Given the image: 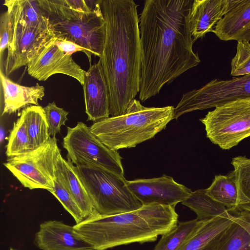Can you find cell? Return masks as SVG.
I'll list each match as a JSON object with an SVG mask.
<instances>
[{
    "label": "cell",
    "instance_id": "cell-32",
    "mask_svg": "<svg viewBox=\"0 0 250 250\" xmlns=\"http://www.w3.org/2000/svg\"><path fill=\"white\" fill-rule=\"evenodd\" d=\"M14 16L10 9L1 14L0 18V56L11 44L14 31Z\"/></svg>",
    "mask_w": 250,
    "mask_h": 250
},
{
    "label": "cell",
    "instance_id": "cell-10",
    "mask_svg": "<svg viewBox=\"0 0 250 250\" xmlns=\"http://www.w3.org/2000/svg\"><path fill=\"white\" fill-rule=\"evenodd\" d=\"M246 99H250V74L231 80L214 79L198 89L184 94L174 107V119L188 112Z\"/></svg>",
    "mask_w": 250,
    "mask_h": 250
},
{
    "label": "cell",
    "instance_id": "cell-7",
    "mask_svg": "<svg viewBox=\"0 0 250 250\" xmlns=\"http://www.w3.org/2000/svg\"><path fill=\"white\" fill-rule=\"evenodd\" d=\"M200 120L209 140L221 148L229 150L250 136V99L217 106Z\"/></svg>",
    "mask_w": 250,
    "mask_h": 250
},
{
    "label": "cell",
    "instance_id": "cell-3",
    "mask_svg": "<svg viewBox=\"0 0 250 250\" xmlns=\"http://www.w3.org/2000/svg\"><path fill=\"white\" fill-rule=\"evenodd\" d=\"M175 207L153 204L113 215L96 213L73 227L93 250L151 242L177 226L178 215Z\"/></svg>",
    "mask_w": 250,
    "mask_h": 250
},
{
    "label": "cell",
    "instance_id": "cell-18",
    "mask_svg": "<svg viewBox=\"0 0 250 250\" xmlns=\"http://www.w3.org/2000/svg\"><path fill=\"white\" fill-rule=\"evenodd\" d=\"M212 32L222 41L250 42V0H236Z\"/></svg>",
    "mask_w": 250,
    "mask_h": 250
},
{
    "label": "cell",
    "instance_id": "cell-28",
    "mask_svg": "<svg viewBox=\"0 0 250 250\" xmlns=\"http://www.w3.org/2000/svg\"><path fill=\"white\" fill-rule=\"evenodd\" d=\"M219 250H250V235L238 223L227 229L224 241Z\"/></svg>",
    "mask_w": 250,
    "mask_h": 250
},
{
    "label": "cell",
    "instance_id": "cell-11",
    "mask_svg": "<svg viewBox=\"0 0 250 250\" xmlns=\"http://www.w3.org/2000/svg\"><path fill=\"white\" fill-rule=\"evenodd\" d=\"M57 37L52 29L24 27L15 24L13 41L5 61L7 76L27 65L48 44Z\"/></svg>",
    "mask_w": 250,
    "mask_h": 250
},
{
    "label": "cell",
    "instance_id": "cell-19",
    "mask_svg": "<svg viewBox=\"0 0 250 250\" xmlns=\"http://www.w3.org/2000/svg\"><path fill=\"white\" fill-rule=\"evenodd\" d=\"M233 222L230 218L222 217L204 220L180 250H219L225 239L227 229Z\"/></svg>",
    "mask_w": 250,
    "mask_h": 250
},
{
    "label": "cell",
    "instance_id": "cell-24",
    "mask_svg": "<svg viewBox=\"0 0 250 250\" xmlns=\"http://www.w3.org/2000/svg\"><path fill=\"white\" fill-rule=\"evenodd\" d=\"M206 189L208 196L226 207L229 211L236 209L238 188L233 171L228 175L215 176L211 185Z\"/></svg>",
    "mask_w": 250,
    "mask_h": 250
},
{
    "label": "cell",
    "instance_id": "cell-5",
    "mask_svg": "<svg viewBox=\"0 0 250 250\" xmlns=\"http://www.w3.org/2000/svg\"><path fill=\"white\" fill-rule=\"evenodd\" d=\"M38 0L59 40L72 42L101 56L105 38V22L100 4L90 12H83L72 9L65 0Z\"/></svg>",
    "mask_w": 250,
    "mask_h": 250
},
{
    "label": "cell",
    "instance_id": "cell-20",
    "mask_svg": "<svg viewBox=\"0 0 250 250\" xmlns=\"http://www.w3.org/2000/svg\"><path fill=\"white\" fill-rule=\"evenodd\" d=\"M55 176L63 184L81 210L84 219L97 213L74 168V165L58 154Z\"/></svg>",
    "mask_w": 250,
    "mask_h": 250
},
{
    "label": "cell",
    "instance_id": "cell-25",
    "mask_svg": "<svg viewBox=\"0 0 250 250\" xmlns=\"http://www.w3.org/2000/svg\"><path fill=\"white\" fill-rule=\"evenodd\" d=\"M204 221L195 219L179 222L173 229L162 235L153 250H180L194 235Z\"/></svg>",
    "mask_w": 250,
    "mask_h": 250
},
{
    "label": "cell",
    "instance_id": "cell-1",
    "mask_svg": "<svg viewBox=\"0 0 250 250\" xmlns=\"http://www.w3.org/2000/svg\"><path fill=\"white\" fill-rule=\"evenodd\" d=\"M193 0H146L139 18V97L145 102L201 62L193 50L189 15Z\"/></svg>",
    "mask_w": 250,
    "mask_h": 250
},
{
    "label": "cell",
    "instance_id": "cell-4",
    "mask_svg": "<svg viewBox=\"0 0 250 250\" xmlns=\"http://www.w3.org/2000/svg\"><path fill=\"white\" fill-rule=\"evenodd\" d=\"M174 109L146 107L135 99L124 114L95 122L90 129L112 150L134 147L165 129L174 119Z\"/></svg>",
    "mask_w": 250,
    "mask_h": 250
},
{
    "label": "cell",
    "instance_id": "cell-6",
    "mask_svg": "<svg viewBox=\"0 0 250 250\" xmlns=\"http://www.w3.org/2000/svg\"><path fill=\"white\" fill-rule=\"evenodd\" d=\"M74 168L99 214L116 215L143 206L128 188L124 176L92 166H74Z\"/></svg>",
    "mask_w": 250,
    "mask_h": 250
},
{
    "label": "cell",
    "instance_id": "cell-14",
    "mask_svg": "<svg viewBox=\"0 0 250 250\" xmlns=\"http://www.w3.org/2000/svg\"><path fill=\"white\" fill-rule=\"evenodd\" d=\"M83 85L87 120L96 122L109 117L108 89L99 61L85 71Z\"/></svg>",
    "mask_w": 250,
    "mask_h": 250
},
{
    "label": "cell",
    "instance_id": "cell-2",
    "mask_svg": "<svg viewBox=\"0 0 250 250\" xmlns=\"http://www.w3.org/2000/svg\"><path fill=\"white\" fill-rule=\"evenodd\" d=\"M105 38L100 62L109 95V114H124L140 91L141 46L138 5L133 0H101Z\"/></svg>",
    "mask_w": 250,
    "mask_h": 250
},
{
    "label": "cell",
    "instance_id": "cell-23",
    "mask_svg": "<svg viewBox=\"0 0 250 250\" xmlns=\"http://www.w3.org/2000/svg\"><path fill=\"white\" fill-rule=\"evenodd\" d=\"M182 204L193 210L197 215L196 219L199 221L215 217L229 218L228 208L208 196L206 189L192 192Z\"/></svg>",
    "mask_w": 250,
    "mask_h": 250
},
{
    "label": "cell",
    "instance_id": "cell-8",
    "mask_svg": "<svg viewBox=\"0 0 250 250\" xmlns=\"http://www.w3.org/2000/svg\"><path fill=\"white\" fill-rule=\"evenodd\" d=\"M62 146L67 152L68 161L75 166L98 167L124 176L122 157L119 152L105 146L83 123L67 127Z\"/></svg>",
    "mask_w": 250,
    "mask_h": 250
},
{
    "label": "cell",
    "instance_id": "cell-31",
    "mask_svg": "<svg viewBox=\"0 0 250 250\" xmlns=\"http://www.w3.org/2000/svg\"><path fill=\"white\" fill-rule=\"evenodd\" d=\"M48 125L49 135L51 137L59 132L61 127L65 125L67 119L68 111L57 106L55 102L49 103L43 107Z\"/></svg>",
    "mask_w": 250,
    "mask_h": 250
},
{
    "label": "cell",
    "instance_id": "cell-27",
    "mask_svg": "<svg viewBox=\"0 0 250 250\" xmlns=\"http://www.w3.org/2000/svg\"><path fill=\"white\" fill-rule=\"evenodd\" d=\"M6 148L5 153L9 158L21 155L30 151L26 124L21 115L14 123Z\"/></svg>",
    "mask_w": 250,
    "mask_h": 250
},
{
    "label": "cell",
    "instance_id": "cell-34",
    "mask_svg": "<svg viewBox=\"0 0 250 250\" xmlns=\"http://www.w3.org/2000/svg\"><path fill=\"white\" fill-rule=\"evenodd\" d=\"M229 217L244 228L250 235V212L245 210L229 211Z\"/></svg>",
    "mask_w": 250,
    "mask_h": 250
},
{
    "label": "cell",
    "instance_id": "cell-21",
    "mask_svg": "<svg viewBox=\"0 0 250 250\" xmlns=\"http://www.w3.org/2000/svg\"><path fill=\"white\" fill-rule=\"evenodd\" d=\"M3 5L12 12L15 24L39 29H52L38 0H5Z\"/></svg>",
    "mask_w": 250,
    "mask_h": 250
},
{
    "label": "cell",
    "instance_id": "cell-22",
    "mask_svg": "<svg viewBox=\"0 0 250 250\" xmlns=\"http://www.w3.org/2000/svg\"><path fill=\"white\" fill-rule=\"evenodd\" d=\"M20 115L26 124L30 151L43 145L50 137L43 107L30 105L23 109Z\"/></svg>",
    "mask_w": 250,
    "mask_h": 250
},
{
    "label": "cell",
    "instance_id": "cell-30",
    "mask_svg": "<svg viewBox=\"0 0 250 250\" xmlns=\"http://www.w3.org/2000/svg\"><path fill=\"white\" fill-rule=\"evenodd\" d=\"M250 74V43L239 42L236 53L231 61L230 75L235 77Z\"/></svg>",
    "mask_w": 250,
    "mask_h": 250
},
{
    "label": "cell",
    "instance_id": "cell-33",
    "mask_svg": "<svg viewBox=\"0 0 250 250\" xmlns=\"http://www.w3.org/2000/svg\"><path fill=\"white\" fill-rule=\"evenodd\" d=\"M54 44L62 51L68 55L77 52H83L87 56L89 62L91 64V56L92 53L89 50L85 49L79 45L69 41L66 40H59L55 42Z\"/></svg>",
    "mask_w": 250,
    "mask_h": 250
},
{
    "label": "cell",
    "instance_id": "cell-15",
    "mask_svg": "<svg viewBox=\"0 0 250 250\" xmlns=\"http://www.w3.org/2000/svg\"><path fill=\"white\" fill-rule=\"evenodd\" d=\"M35 242L42 250H93L73 226L57 220L41 224Z\"/></svg>",
    "mask_w": 250,
    "mask_h": 250
},
{
    "label": "cell",
    "instance_id": "cell-26",
    "mask_svg": "<svg viewBox=\"0 0 250 250\" xmlns=\"http://www.w3.org/2000/svg\"><path fill=\"white\" fill-rule=\"evenodd\" d=\"M231 164L238 188V203L234 210L250 212V158L236 157Z\"/></svg>",
    "mask_w": 250,
    "mask_h": 250
},
{
    "label": "cell",
    "instance_id": "cell-29",
    "mask_svg": "<svg viewBox=\"0 0 250 250\" xmlns=\"http://www.w3.org/2000/svg\"><path fill=\"white\" fill-rule=\"evenodd\" d=\"M51 193L73 217L76 224L81 222L84 219L81 210L74 198L63 184L56 177L54 181L53 191Z\"/></svg>",
    "mask_w": 250,
    "mask_h": 250
},
{
    "label": "cell",
    "instance_id": "cell-35",
    "mask_svg": "<svg viewBox=\"0 0 250 250\" xmlns=\"http://www.w3.org/2000/svg\"><path fill=\"white\" fill-rule=\"evenodd\" d=\"M10 250H14L13 248H10Z\"/></svg>",
    "mask_w": 250,
    "mask_h": 250
},
{
    "label": "cell",
    "instance_id": "cell-16",
    "mask_svg": "<svg viewBox=\"0 0 250 250\" xmlns=\"http://www.w3.org/2000/svg\"><path fill=\"white\" fill-rule=\"evenodd\" d=\"M236 0H194L189 15L191 36L195 42L212 32L217 23Z\"/></svg>",
    "mask_w": 250,
    "mask_h": 250
},
{
    "label": "cell",
    "instance_id": "cell-9",
    "mask_svg": "<svg viewBox=\"0 0 250 250\" xmlns=\"http://www.w3.org/2000/svg\"><path fill=\"white\" fill-rule=\"evenodd\" d=\"M60 151L56 137H50L41 147L9 158L3 165L24 187L30 189H44L52 193L56 178V162Z\"/></svg>",
    "mask_w": 250,
    "mask_h": 250
},
{
    "label": "cell",
    "instance_id": "cell-13",
    "mask_svg": "<svg viewBox=\"0 0 250 250\" xmlns=\"http://www.w3.org/2000/svg\"><path fill=\"white\" fill-rule=\"evenodd\" d=\"M57 38L48 44L27 64L29 75L39 81H46L56 74H62L76 79L82 85L85 71L55 44Z\"/></svg>",
    "mask_w": 250,
    "mask_h": 250
},
{
    "label": "cell",
    "instance_id": "cell-17",
    "mask_svg": "<svg viewBox=\"0 0 250 250\" xmlns=\"http://www.w3.org/2000/svg\"><path fill=\"white\" fill-rule=\"evenodd\" d=\"M1 116L11 114L29 106L39 105V100L44 96V87L37 83L32 86L14 83L0 71Z\"/></svg>",
    "mask_w": 250,
    "mask_h": 250
},
{
    "label": "cell",
    "instance_id": "cell-12",
    "mask_svg": "<svg viewBox=\"0 0 250 250\" xmlns=\"http://www.w3.org/2000/svg\"><path fill=\"white\" fill-rule=\"evenodd\" d=\"M127 185L143 206L156 204L175 207L192 192L169 176L127 181Z\"/></svg>",
    "mask_w": 250,
    "mask_h": 250
}]
</instances>
